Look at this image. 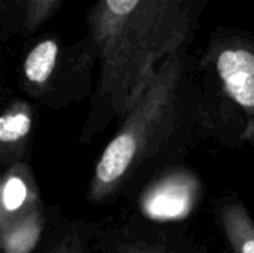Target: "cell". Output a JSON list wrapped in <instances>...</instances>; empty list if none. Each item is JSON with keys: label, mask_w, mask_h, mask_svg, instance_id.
I'll return each instance as SVG.
<instances>
[{"label": "cell", "mask_w": 254, "mask_h": 253, "mask_svg": "<svg viewBox=\"0 0 254 253\" xmlns=\"http://www.w3.org/2000/svg\"><path fill=\"white\" fill-rule=\"evenodd\" d=\"M214 0H94L85 34L97 57L95 92L79 133L80 145L121 122L158 67L189 51Z\"/></svg>", "instance_id": "cell-1"}, {"label": "cell", "mask_w": 254, "mask_h": 253, "mask_svg": "<svg viewBox=\"0 0 254 253\" xmlns=\"http://www.w3.org/2000/svg\"><path fill=\"white\" fill-rule=\"evenodd\" d=\"M207 140L198 60L189 51L168 57L106 143L86 189L98 206L140 191L162 170L182 164Z\"/></svg>", "instance_id": "cell-2"}, {"label": "cell", "mask_w": 254, "mask_h": 253, "mask_svg": "<svg viewBox=\"0 0 254 253\" xmlns=\"http://www.w3.org/2000/svg\"><path fill=\"white\" fill-rule=\"evenodd\" d=\"M198 75L207 139L231 149L254 146V31L213 30Z\"/></svg>", "instance_id": "cell-3"}, {"label": "cell", "mask_w": 254, "mask_h": 253, "mask_svg": "<svg viewBox=\"0 0 254 253\" xmlns=\"http://www.w3.org/2000/svg\"><path fill=\"white\" fill-rule=\"evenodd\" d=\"M98 57L86 34L67 42L60 33L36 37L18 67L19 91L52 110L92 98Z\"/></svg>", "instance_id": "cell-4"}, {"label": "cell", "mask_w": 254, "mask_h": 253, "mask_svg": "<svg viewBox=\"0 0 254 253\" xmlns=\"http://www.w3.org/2000/svg\"><path fill=\"white\" fill-rule=\"evenodd\" d=\"M94 253H208L192 234L140 216L122 222H97Z\"/></svg>", "instance_id": "cell-5"}, {"label": "cell", "mask_w": 254, "mask_h": 253, "mask_svg": "<svg viewBox=\"0 0 254 253\" xmlns=\"http://www.w3.org/2000/svg\"><path fill=\"white\" fill-rule=\"evenodd\" d=\"M202 197V180L182 163L162 170L138 191L140 218L159 224L179 221L188 218Z\"/></svg>", "instance_id": "cell-6"}, {"label": "cell", "mask_w": 254, "mask_h": 253, "mask_svg": "<svg viewBox=\"0 0 254 253\" xmlns=\"http://www.w3.org/2000/svg\"><path fill=\"white\" fill-rule=\"evenodd\" d=\"M64 0H0V42L33 39L63 7Z\"/></svg>", "instance_id": "cell-7"}, {"label": "cell", "mask_w": 254, "mask_h": 253, "mask_svg": "<svg viewBox=\"0 0 254 253\" xmlns=\"http://www.w3.org/2000/svg\"><path fill=\"white\" fill-rule=\"evenodd\" d=\"M34 109L21 98H12L0 116V163L3 169L25 161L34 128Z\"/></svg>", "instance_id": "cell-8"}, {"label": "cell", "mask_w": 254, "mask_h": 253, "mask_svg": "<svg viewBox=\"0 0 254 253\" xmlns=\"http://www.w3.org/2000/svg\"><path fill=\"white\" fill-rule=\"evenodd\" d=\"M43 206L36 177L22 161L3 169L0 192V225L12 222Z\"/></svg>", "instance_id": "cell-9"}, {"label": "cell", "mask_w": 254, "mask_h": 253, "mask_svg": "<svg viewBox=\"0 0 254 253\" xmlns=\"http://www.w3.org/2000/svg\"><path fill=\"white\" fill-rule=\"evenodd\" d=\"M214 216L232 253H254V219L235 192L217 197Z\"/></svg>", "instance_id": "cell-10"}, {"label": "cell", "mask_w": 254, "mask_h": 253, "mask_svg": "<svg viewBox=\"0 0 254 253\" xmlns=\"http://www.w3.org/2000/svg\"><path fill=\"white\" fill-rule=\"evenodd\" d=\"M94 221H60L36 253H94L92 242L95 234Z\"/></svg>", "instance_id": "cell-11"}]
</instances>
